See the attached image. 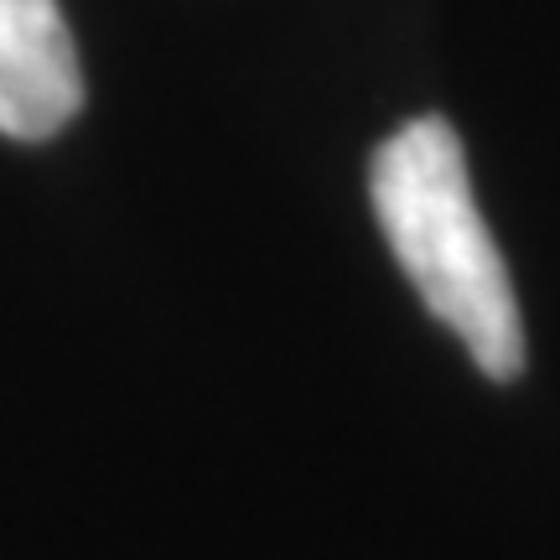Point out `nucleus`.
Returning <instances> with one entry per match:
<instances>
[{
    "label": "nucleus",
    "mask_w": 560,
    "mask_h": 560,
    "mask_svg": "<svg viewBox=\"0 0 560 560\" xmlns=\"http://www.w3.org/2000/svg\"><path fill=\"white\" fill-rule=\"evenodd\" d=\"M369 198L425 312L457 332L488 380H514L524 369L520 301L472 198L457 130L441 115L400 125L374 151Z\"/></svg>",
    "instance_id": "nucleus-1"
},
{
    "label": "nucleus",
    "mask_w": 560,
    "mask_h": 560,
    "mask_svg": "<svg viewBox=\"0 0 560 560\" xmlns=\"http://www.w3.org/2000/svg\"><path fill=\"white\" fill-rule=\"evenodd\" d=\"M79 109V42L58 0H0V136L47 140Z\"/></svg>",
    "instance_id": "nucleus-2"
}]
</instances>
